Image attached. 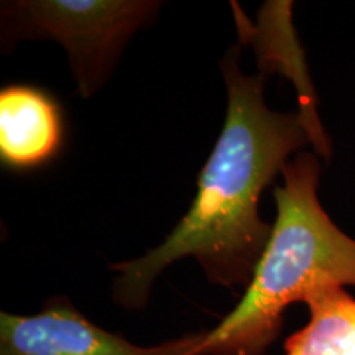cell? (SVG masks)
I'll use <instances>...</instances> for the list:
<instances>
[{"label": "cell", "instance_id": "6", "mask_svg": "<svg viewBox=\"0 0 355 355\" xmlns=\"http://www.w3.org/2000/svg\"><path fill=\"white\" fill-rule=\"evenodd\" d=\"M304 304L308 322L288 337L283 355H355V298L331 286L313 293Z\"/></svg>", "mask_w": 355, "mask_h": 355}, {"label": "cell", "instance_id": "5", "mask_svg": "<svg viewBox=\"0 0 355 355\" xmlns=\"http://www.w3.org/2000/svg\"><path fill=\"white\" fill-rule=\"evenodd\" d=\"M61 144L56 104L40 89L10 86L0 94V155L3 163L32 168L48 162Z\"/></svg>", "mask_w": 355, "mask_h": 355}, {"label": "cell", "instance_id": "2", "mask_svg": "<svg viewBox=\"0 0 355 355\" xmlns=\"http://www.w3.org/2000/svg\"><path fill=\"white\" fill-rule=\"evenodd\" d=\"M319 162L301 152L283 168L275 189L278 216L245 295L189 355H263L293 303L331 286H355V241L318 198Z\"/></svg>", "mask_w": 355, "mask_h": 355}, {"label": "cell", "instance_id": "4", "mask_svg": "<svg viewBox=\"0 0 355 355\" xmlns=\"http://www.w3.org/2000/svg\"><path fill=\"white\" fill-rule=\"evenodd\" d=\"M202 332L141 347L83 316L64 298L32 316L0 314V355H189Z\"/></svg>", "mask_w": 355, "mask_h": 355}, {"label": "cell", "instance_id": "1", "mask_svg": "<svg viewBox=\"0 0 355 355\" xmlns=\"http://www.w3.org/2000/svg\"><path fill=\"white\" fill-rule=\"evenodd\" d=\"M237 60L239 46L220 63L227 114L189 211L158 247L112 266V298L123 308H144L158 275L184 257H194L217 285L252 282L273 230L259 214L261 193L311 139L300 114L266 107L265 76H247Z\"/></svg>", "mask_w": 355, "mask_h": 355}, {"label": "cell", "instance_id": "3", "mask_svg": "<svg viewBox=\"0 0 355 355\" xmlns=\"http://www.w3.org/2000/svg\"><path fill=\"white\" fill-rule=\"evenodd\" d=\"M158 3L110 0H35L3 3V24L17 38H55L66 48L83 96L107 78L127 40Z\"/></svg>", "mask_w": 355, "mask_h": 355}]
</instances>
